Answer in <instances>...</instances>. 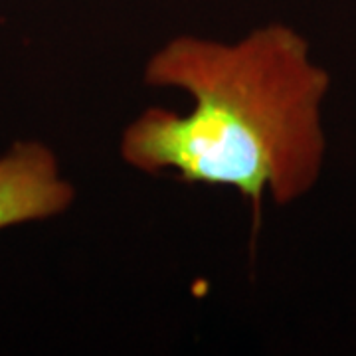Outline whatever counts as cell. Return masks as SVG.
<instances>
[{
  "label": "cell",
  "mask_w": 356,
  "mask_h": 356,
  "mask_svg": "<svg viewBox=\"0 0 356 356\" xmlns=\"http://www.w3.org/2000/svg\"><path fill=\"white\" fill-rule=\"evenodd\" d=\"M76 200L56 153L42 140H16L0 154V229L60 216Z\"/></svg>",
  "instance_id": "7a4b0ae2"
},
{
  "label": "cell",
  "mask_w": 356,
  "mask_h": 356,
  "mask_svg": "<svg viewBox=\"0 0 356 356\" xmlns=\"http://www.w3.org/2000/svg\"><path fill=\"white\" fill-rule=\"evenodd\" d=\"M143 81L188 93L192 109L149 107L123 129L119 153L135 170L232 188L255 208L317 182L331 77L297 30L266 24L236 42L180 34L153 51Z\"/></svg>",
  "instance_id": "6da1fadb"
}]
</instances>
